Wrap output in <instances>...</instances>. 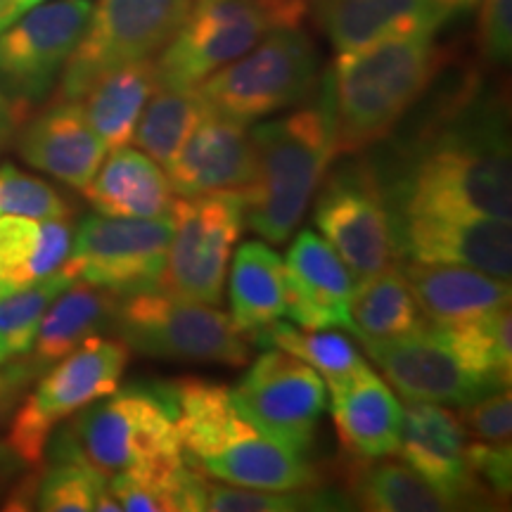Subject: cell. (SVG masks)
<instances>
[{"label": "cell", "instance_id": "6da1fadb", "mask_svg": "<svg viewBox=\"0 0 512 512\" xmlns=\"http://www.w3.org/2000/svg\"><path fill=\"white\" fill-rule=\"evenodd\" d=\"M384 195L394 197L387 200L394 219L441 214L510 221L512 164L501 119L484 114L441 128Z\"/></svg>", "mask_w": 512, "mask_h": 512}, {"label": "cell", "instance_id": "7a4b0ae2", "mask_svg": "<svg viewBox=\"0 0 512 512\" xmlns=\"http://www.w3.org/2000/svg\"><path fill=\"white\" fill-rule=\"evenodd\" d=\"M185 463L209 479L266 491L323 489V475L302 453L264 437L242 418L230 389L202 377L171 382Z\"/></svg>", "mask_w": 512, "mask_h": 512}, {"label": "cell", "instance_id": "3957f363", "mask_svg": "<svg viewBox=\"0 0 512 512\" xmlns=\"http://www.w3.org/2000/svg\"><path fill=\"white\" fill-rule=\"evenodd\" d=\"M444 53L432 38H387L339 53L325 74L337 155H358L389 138L441 72Z\"/></svg>", "mask_w": 512, "mask_h": 512}, {"label": "cell", "instance_id": "277c9868", "mask_svg": "<svg viewBox=\"0 0 512 512\" xmlns=\"http://www.w3.org/2000/svg\"><path fill=\"white\" fill-rule=\"evenodd\" d=\"M72 418L55 437V463H86L105 477L136 472L159 479L185 463L171 382L117 389Z\"/></svg>", "mask_w": 512, "mask_h": 512}, {"label": "cell", "instance_id": "5b68a950", "mask_svg": "<svg viewBox=\"0 0 512 512\" xmlns=\"http://www.w3.org/2000/svg\"><path fill=\"white\" fill-rule=\"evenodd\" d=\"M254 176L242 188L245 223L266 242H287L304 221L335 150L328 100L252 131Z\"/></svg>", "mask_w": 512, "mask_h": 512}, {"label": "cell", "instance_id": "8992f818", "mask_svg": "<svg viewBox=\"0 0 512 512\" xmlns=\"http://www.w3.org/2000/svg\"><path fill=\"white\" fill-rule=\"evenodd\" d=\"M309 0H192L183 27L155 57L166 88H195L275 29L302 27Z\"/></svg>", "mask_w": 512, "mask_h": 512}, {"label": "cell", "instance_id": "52a82bcc", "mask_svg": "<svg viewBox=\"0 0 512 512\" xmlns=\"http://www.w3.org/2000/svg\"><path fill=\"white\" fill-rule=\"evenodd\" d=\"M112 328L131 351L162 361L242 368L252 358L245 335L226 313L159 290L124 294Z\"/></svg>", "mask_w": 512, "mask_h": 512}, {"label": "cell", "instance_id": "ba28073f", "mask_svg": "<svg viewBox=\"0 0 512 512\" xmlns=\"http://www.w3.org/2000/svg\"><path fill=\"white\" fill-rule=\"evenodd\" d=\"M318 53L302 29H275L238 60L207 76L197 91L209 110L238 121L268 117L309 100Z\"/></svg>", "mask_w": 512, "mask_h": 512}, {"label": "cell", "instance_id": "9c48e42d", "mask_svg": "<svg viewBox=\"0 0 512 512\" xmlns=\"http://www.w3.org/2000/svg\"><path fill=\"white\" fill-rule=\"evenodd\" d=\"M131 358L121 339L91 335L74 347L12 415L8 446L24 465H41L57 422L72 418L81 408L117 392Z\"/></svg>", "mask_w": 512, "mask_h": 512}, {"label": "cell", "instance_id": "30bf717a", "mask_svg": "<svg viewBox=\"0 0 512 512\" xmlns=\"http://www.w3.org/2000/svg\"><path fill=\"white\" fill-rule=\"evenodd\" d=\"M192 0H98L79 46L64 64L55 102H76L102 74L155 60L183 27Z\"/></svg>", "mask_w": 512, "mask_h": 512}, {"label": "cell", "instance_id": "8fae6325", "mask_svg": "<svg viewBox=\"0 0 512 512\" xmlns=\"http://www.w3.org/2000/svg\"><path fill=\"white\" fill-rule=\"evenodd\" d=\"M174 235L157 290L183 302L219 306L233 247L245 226L242 190L174 200Z\"/></svg>", "mask_w": 512, "mask_h": 512}, {"label": "cell", "instance_id": "7c38bea8", "mask_svg": "<svg viewBox=\"0 0 512 512\" xmlns=\"http://www.w3.org/2000/svg\"><path fill=\"white\" fill-rule=\"evenodd\" d=\"M323 181L313 221L358 283L399 264L394 216L370 162L342 164Z\"/></svg>", "mask_w": 512, "mask_h": 512}, {"label": "cell", "instance_id": "4fadbf2b", "mask_svg": "<svg viewBox=\"0 0 512 512\" xmlns=\"http://www.w3.org/2000/svg\"><path fill=\"white\" fill-rule=\"evenodd\" d=\"M174 235V216L119 219L91 214L81 221L62 268L74 283L105 287L124 297L157 290Z\"/></svg>", "mask_w": 512, "mask_h": 512}, {"label": "cell", "instance_id": "5bb4252c", "mask_svg": "<svg viewBox=\"0 0 512 512\" xmlns=\"http://www.w3.org/2000/svg\"><path fill=\"white\" fill-rule=\"evenodd\" d=\"M235 408L254 430L306 456L328 408V387L311 366L268 347L230 392Z\"/></svg>", "mask_w": 512, "mask_h": 512}, {"label": "cell", "instance_id": "9a60e30c", "mask_svg": "<svg viewBox=\"0 0 512 512\" xmlns=\"http://www.w3.org/2000/svg\"><path fill=\"white\" fill-rule=\"evenodd\" d=\"M93 0H50L0 31V91L31 107L55 86L79 46Z\"/></svg>", "mask_w": 512, "mask_h": 512}, {"label": "cell", "instance_id": "2e32d148", "mask_svg": "<svg viewBox=\"0 0 512 512\" xmlns=\"http://www.w3.org/2000/svg\"><path fill=\"white\" fill-rule=\"evenodd\" d=\"M361 342L389 384L408 401L465 406L498 389L470 373L460 358L434 335L427 320L411 335Z\"/></svg>", "mask_w": 512, "mask_h": 512}, {"label": "cell", "instance_id": "e0dca14e", "mask_svg": "<svg viewBox=\"0 0 512 512\" xmlns=\"http://www.w3.org/2000/svg\"><path fill=\"white\" fill-rule=\"evenodd\" d=\"M394 228L401 256H411V261L467 266L510 280V221L486 216L411 214L396 216Z\"/></svg>", "mask_w": 512, "mask_h": 512}, {"label": "cell", "instance_id": "ac0fdd59", "mask_svg": "<svg viewBox=\"0 0 512 512\" xmlns=\"http://www.w3.org/2000/svg\"><path fill=\"white\" fill-rule=\"evenodd\" d=\"M467 434L458 413L441 403L411 401L401 418L399 456L456 508L486 505L465 460Z\"/></svg>", "mask_w": 512, "mask_h": 512}, {"label": "cell", "instance_id": "d6986e66", "mask_svg": "<svg viewBox=\"0 0 512 512\" xmlns=\"http://www.w3.org/2000/svg\"><path fill=\"white\" fill-rule=\"evenodd\" d=\"M287 316L306 330L344 328L354 332L349 316L354 275L325 238L302 230L285 259Z\"/></svg>", "mask_w": 512, "mask_h": 512}, {"label": "cell", "instance_id": "ffe728a7", "mask_svg": "<svg viewBox=\"0 0 512 512\" xmlns=\"http://www.w3.org/2000/svg\"><path fill=\"white\" fill-rule=\"evenodd\" d=\"M254 176V145L245 121L207 110L169 166L176 195L242 190Z\"/></svg>", "mask_w": 512, "mask_h": 512}, {"label": "cell", "instance_id": "44dd1931", "mask_svg": "<svg viewBox=\"0 0 512 512\" xmlns=\"http://www.w3.org/2000/svg\"><path fill=\"white\" fill-rule=\"evenodd\" d=\"M309 10L339 53L387 38H432L451 19L437 0H309Z\"/></svg>", "mask_w": 512, "mask_h": 512}, {"label": "cell", "instance_id": "7402d4cb", "mask_svg": "<svg viewBox=\"0 0 512 512\" xmlns=\"http://www.w3.org/2000/svg\"><path fill=\"white\" fill-rule=\"evenodd\" d=\"M105 152L79 102H53L19 136L24 162L76 190L93 181Z\"/></svg>", "mask_w": 512, "mask_h": 512}, {"label": "cell", "instance_id": "603a6c76", "mask_svg": "<svg viewBox=\"0 0 512 512\" xmlns=\"http://www.w3.org/2000/svg\"><path fill=\"white\" fill-rule=\"evenodd\" d=\"M330 392L332 422L347 456H396L403 408L380 375L366 366Z\"/></svg>", "mask_w": 512, "mask_h": 512}, {"label": "cell", "instance_id": "cb8c5ba5", "mask_svg": "<svg viewBox=\"0 0 512 512\" xmlns=\"http://www.w3.org/2000/svg\"><path fill=\"white\" fill-rule=\"evenodd\" d=\"M418 309L430 323H453L510 306V280L451 264L401 266Z\"/></svg>", "mask_w": 512, "mask_h": 512}, {"label": "cell", "instance_id": "d4e9b609", "mask_svg": "<svg viewBox=\"0 0 512 512\" xmlns=\"http://www.w3.org/2000/svg\"><path fill=\"white\" fill-rule=\"evenodd\" d=\"M100 214L119 219H159L169 216L176 192L162 166L145 152L119 147L100 164L93 181L81 190Z\"/></svg>", "mask_w": 512, "mask_h": 512}, {"label": "cell", "instance_id": "484cf974", "mask_svg": "<svg viewBox=\"0 0 512 512\" xmlns=\"http://www.w3.org/2000/svg\"><path fill=\"white\" fill-rule=\"evenodd\" d=\"M339 479L349 503L370 512H441L456 510L441 491L422 479L411 465L392 456H347L339 465Z\"/></svg>", "mask_w": 512, "mask_h": 512}, {"label": "cell", "instance_id": "4316f807", "mask_svg": "<svg viewBox=\"0 0 512 512\" xmlns=\"http://www.w3.org/2000/svg\"><path fill=\"white\" fill-rule=\"evenodd\" d=\"M72 238V219L0 216V297L60 271Z\"/></svg>", "mask_w": 512, "mask_h": 512}, {"label": "cell", "instance_id": "83f0119b", "mask_svg": "<svg viewBox=\"0 0 512 512\" xmlns=\"http://www.w3.org/2000/svg\"><path fill=\"white\" fill-rule=\"evenodd\" d=\"M157 88L155 60H140L102 74L76 102L107 150H119L131 143L140 112Z\"/></svg>", "mask_w": 512, "mask_h": 512}, {"label": "cell", "instance_id": "f1b7e54d", "mask_svg": "<svg viewBox=\"0 0 512 512\" xmlns=\"http://www.w3.org/2000/svg\"><path fill=\"white\" fill-rule=\"evenodd\" d=\"M121 294L81 283L64 290L48 306L46 316L38 325L34 347L27 354L38 373L50 363L60 361L74 347H79L86 337L107 325H114Z\"/></svg>", "mask_w": 512, "mask_h": 512}, {"label": "cell", "instance_id": "f546056e", "mask_svg": "<svg viewBox=\"0 0 512 512\" xmlns=\"http://www.w3.org/2000/svg\"><path fill=\"white\" fill-rule=\"evenodd\" d=\"M230 320L242 335L287 316L285 264L266 242H245L230 271Z\"/></svg>", "mask_w": 512, "mask_h": 512}, {"label": "cell", "instance_id": "4dcf8cb0", "mask_svg": "<svg viewBox=\"0 0 512 512\" xmlns=\"http://www.w3.org/2000/svg\"><path fill=\"white\" fill-rule=\"evenodd\" d=\"M430 330L460 363L494 387H510L512 377V316L510 306L484 313V316L430 323Z\"/></svg>", "mask_w": 512, "mask_h": 512}, {"label": "cell", "instance_id": "1f68e13d", "mask_svg": "<svg viewBox=\"0 0 512 512\" xmlns=\"http://www.w3.org/2000/svg\"><path fill=\"white\" fill-rule=\"evenodd\" d=\"M349 316L354 335L361 339L403 337L425 325L401 264L354 285Z\"/></svg>", "mask_w": 512, "mask_h": 512}, {"label": "cell", "instance_id": "d6a6232c", "mask_svg": "<svg viewBox=\"0 0 512 512\" xmlns=\"http://www.w3.org/2000/svg\"><path fill=\"white\" fill-rule=\"evenodd\" d=\"M207 110V102L202 100L197 86H159L140 112L131 140L140 147V152H145L147 157L169 169Z\"/></svg>", "mask_w": 512, "mask_h": 512}, {"label": "cell", "instance_id": "836d02e7", "mask_svg": "<svg viewBox=\"0 0 512 512\" xmlns=\"http://www.w3.org/2000/svg\"><path fill=\"white\" fill-rule=\"evenodd\" d=\"M261 347H278L287 354L297 356L306 366H311L323 377L325 387L335 389L354 377L358 370L368 366L366 358L358 354L349 337L339 332H313L306 328H294L280 320L268 325V328L249 335Z\"/></svg>", "mask_w": 512, "mask_h": 512}, {"label": "cell", "instance_id": "e575fe53", "mask_svg": "<svg viewBox=\"0 0 512 512\" xmlns=\"http://www.w3.org/2000/svg\"><path fill=\"white\" fill-rule=\"evenodd\" d=\"M72 285V275L60 268L34 285L0 297V368L29 354L48 306Z\"/></svg>", "mask_w": 512, "mask_h": 512}, {"label": "cell", "instance_id": "d590c367", "mask_svg": "<svg viewBox=\"0 0 512 512\" xmlns=\"http://www.w3.org/2000/svg\"><path fill=\"white\" fill-rule=\"evenodd\" d=\"M337 498L311 491H266L247 486H223L204 475L202 510L211 512H294V510H330Z\"/></svg>", "mask_w": 512, "mask_h": 512}, {"label": "cell", "instance_id": "8d00e7d4", "mask_svg": "<svg viewBox=\"0 0 512 512\" xmlns=\"http://www.w3.org/2000/svg\"><path fill=\"white\" fill-rule=\"evenodd\" d=\"M107 489V477L91 465L60 460L46 475L38 477L34 508L46 512H91Z\"/></svg>", "mask_w": 512, "mask_h": 512}, {"label": "cell", "instance_id": "74e56055", "mask_svg": "<svg viewBox=\"0 0 512 512\" xmlns=\"http://www.w3.org/2000/svg\"><path fill=\"white\" fill-rule=\"evenodd\" d=\"M74 209L53 185L24 174L15 164L0 166V216L24 219H72Z\"/></svg>", "mask_w": 512, "mask_h": 512}, {"label": "cell", "instance_id": "f35d334b", "mask_svg": "<svg viewBox=\"0 0 512 512\" xmlns=\"http://www.w3.org/2000/svg\"><path fill=\"white\" fill-rule=\"evenodd\" d=\"M465 460L484 503L503 505L512 491V446L472 441L465 446Z\"/></svg>", "mask_w": 512, "mask_h": 512}, {"label": "cell", "instance_id": "ab89813d", "mask_svg": "<svg viewBox=\"0 0 512 512\" xmlns=\"http://www.w3.org/2000/svg\"><path fill=\"white\" fill-rule=\"evenodd\" d=\"M460 425L465 434L486 444H510L512 437V394L510 387L479 396V399L460 406Z\"/></svg>", "mask_w": 512, "mask_h": 512}, {"label": "cell", "instance_id": "60d3db41", "mask_svg": "<svg viewBox=\"0 0 512 512\" xmlns=\"http://www.w3.org/2000/svg\"><path fill=\"white\" fill-rule=\"evenodd\" d=\"M479 50L491 64H508L512 53V0H482Z\"/></svg>", "mask_w": 512, "mask_h": 512}, {"label": "cell", "instance_id": "b9f144b4", "mask_svg": "<svg viewBox=\"0 0 512 512\" xmlns=\"http://www.w3.org/2000/svg\"><path fill=\"white\" fill-rule=\"evenodd\" d=\"M36 375L41 373L31 366L27 356L8 363L5 370H0V427H5V422H10L15 415L19 401L24 399V389Z\"/></svg>", "mask_w": 512, "mask_h": 512}, {"label": "cell", "instance_id": "7bdbcfd3", "mask_svg": "<svg viewBox=\"0 0 512 512\" xmlns=\"http://www.w3.org/2000/svg\"><path fill=\"white\" fill-rule=\"evenodd\" d=\"M27 112H29L27 105L12 100L8 93L0 91V152L12 143L17 128L22 126L24 119H27Z\"/></svg>", "mask_w": 512, "mask_h": 512}, {"label": "cell", "instance_id": "ee69618b", "mask_svg": "<svg viewBox=\"0 0 512 512\" xmlns=\"http://www.w3.org/2000/svg\"><path fill=\"white\" fill-rule=\"evenodd\" d=\"M24 463L19 456L8 446V441H0V486H5L12 477L22 470Z\"/></svg>", "mask_w": 512, "mask_h": 512}, {"label": "cell", "instance_id": "f6af8a7d", "mask_svg": "<svg viewBox=\"0 0 512 512\" xmlns=\"http://www.w3.org/2000/svg\"><path fill=\"white\" fill-rule=\"evenodd\" d=\"M41 3H50V0H8L3 12H0V31L8 27V24L15 22L17 17H22L24 12L36 8V5Z\"/></svg>", "mask_w": 512, "mask_h": 512}, {"label": "cell", "instance_id": "bcb514c9", "mask_svg": "<svg viewBox=\"0 0 512 512\" xmlns=\"http://www.w3.org/2000/svg\"><path fill=\"white\" fill-rule=\"evenodd\" d=\"M437 3L451 12V15H456V12H470L472 8H477L482 0H437Z\"/></svg>", "mask_w": 512, "mask_h": 512}, {"label": "cell", "instance_id": "7dc6e473", "mask_svg": "<svg viewBox=\"0 0 512 512\" xmlns=\"http://www.w3.org/2000/svg\"><path fill=\"white\" fill-rule=\"evenodd\" d=\"M5 3H8V0H0V12H3V8H5Z\"/></svg>", "mask_w": 512, "mask_h": 512}]
</instances>
